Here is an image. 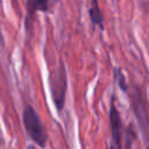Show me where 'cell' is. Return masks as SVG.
I'll use <instances>...</instances> for the list:
<instances>
[{"instance_id": "obj_9", "label": "cell", "mask_w": 149, "mask_h": 149, "mask_svg": "<svg viewBox=\"0 0 149 149\" xmlns=\"http://www.w3.org/2000/svg\"><path fill=\"white\" fill-rule=\"evenodd\" d=\"M147 149H149V147H148V148H147Z\"/></svg>"}, {"instance_id": "obj_8", "label": "cell", "mask_w": 149, "mask_h": 149, "mask_svg": "<svg viewBox=\"0 0 149 149\" xmlns=\"http://www.w3.org/2000/svg\"><path fill=\"white\" fill-rule=\"evenodd\" d=\"M29 149H36V148H34V147H29Z\"/></svg>"}, {"instance_id": "obj_2", "label": "cell", "mask_w": 149, "mask_h": 149, "mask_svg": "<svg viewBox=\"0 0 149 149\" xmlns=\"http://www.w3.org/2000/svg\"><path fill=\"white\" fill-rule=\"evenodd\" d=\"M68 87L66 70L63 62L59 63L58 68L50 74V92L54 105L58 112H62L65 105V94Z\"/></svg>"}, {"instance_id": "obj_4", "label": "cell", "mask_w": 149, "mask_h": 149, "mask_svg": "<svg viewBox=\"0 0 149 149\" xmlns=\"http://www.w3.org/2000/svg\"><path fill=\"white\" fill-rule=\"evenodd\" d=\"M49 10V0H27L26 5V17H24V28L26 33L29 34L33 29L35 15L37 12H48Z\"/></svg>"}, {"instance_id": "obj_5", "label": "cell", "mask_w": 149, "mask_h": 149, "mask_svg": "<svg viewBox=\"0 0 149 149\" xmlns=\"http://www.w3.org/2000/svg\"><path fill=\"white\" fill-rule=\"evenodd\" d=\"M88 14H90L92 23L94 26H98L101 30H104V27H105L104 14H102V12L99 7L98 0H91V7H90V10H88Z\"/></svg>"}, {"instance_id": "obj_7", "label": "cell", "mask_w": 149, "mask_h": 149, "mask_svg": "<svg viewBox=\"0 0 149 149\" xmlns=\"http://www.w3.org/2000/svg\"><path fill=\"white\" fill-rule=\"evenodd\" d=\"M3 36H2V33H1V29H0V45H3Z\"/></svg>"}, {"instance_id": "obj_1", "label": "cell", "mask_w": 149, "mask_h": 149, "mask_svg": "<svg viewBox=\"0 0 149 149\" xmlns=\"http://www.w3.org/2000/svg\"><path fill=\"white\" fill-rule=\"evenodd\" d=\"M22 121L26 129V133L28 136L40 147H44L47 143V133L44 130L43 123L37 114V112L34 109L33 106L26 105L22 113Z\"/></svg>"}, {"instance_id": "obj_6", "label": "cell", "mask_w": 149, "mask_h": 149, "mask_svg": "<svg viewBox=\"0 0 149 149\" xmlns=\"http://www.w3.org/2000/svg\"><path fill=\"white\" fill-rule=\"evenodd\" d=\"M114 72H115V78H116V80H118L119 87H120L122 91L126 92V91L128 90V87H127L126 78H125V76H123V73H122V71H121V69H115Z\"/></svg>"}, {"instance_id": "obj_3", "label": "cell", "mask_w": 149, "mask_h": 149, "mask_svg": "<svg viewBox=\"0 0 149 149\" xmlns=\"http://www.w3.org/2000/svg\"><path fill=\"white\" fill-rule=\"evenodd\" d=\"M109 120H111V149H122L121 142V118L118 108L114 104V98L111 102L109 111Z\"/></svg>"}]
</instances>
